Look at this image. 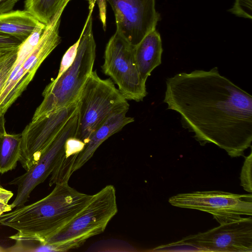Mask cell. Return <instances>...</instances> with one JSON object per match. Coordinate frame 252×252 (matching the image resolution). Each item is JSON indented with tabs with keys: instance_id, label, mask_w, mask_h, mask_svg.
Here are the masks:
<instances>
[{
	"instance_id": "cell-1",
	"label": "cell",
	"mask_w": 252,
	"mask_h": 252,
	"mask_svg": "<svg viewBox=\"0 0 252 252\" xmlns=\"http://www.w3.org/2000/svg\"><path fill=\"white\" fill-rule=\"evenodd\" d=\"M163 102L200 145L214 144L231 158L252 147V96L217 67L167 78Z\"/></svg>"
},
{
	"instance_id": "cell-2",
	"label": "cell",
	"mask_w": 252,
	"mask_h": 252,
	"mask_svg": "<svg viewBox=\"0 0 252 252\" xmlns=\"http://www.w3.org/2000/svg\"><path fill=\"white\" fill-rule=\"evenodd\" d=\"M93 195L80 192L68 182L58 183L44 198L0 216V223L17 231L9 236L15 241L44 242L76 217Z\"/></svg>"
},
{
	"instance_id": "cell-3",
	"label": "cell",
	"mask_w": 252,
	"mask_h": 252,
	"mask_svg": "<svg viewBox=\"0 0 252 252\" xmlns=\"http://www.w3.org/2000/svg\"><path fill=\"white\" fill-rule=\"evenodd\" d=\"M89 13L81 33L75 59L71 65L58 79L46 86L43 99L37 107L32 121L43 117L78 100L80 92L93 71L96 56V44L93 31V11Z\"/></svg>"
},
{
	"instance_id": "cell-4",
	"label": "cell",
	"mask_w": 252,
	"mask_h": 252,
	"mask_svg": "<svg viewBox=\"0 0 252 252\" xmlns=\"http://www.w3.org/2000/svg\"><path fill=\"white\" fill-rule=\"evenodd\" d=\"M65 8L62 7L49 25L38 28L19 47L0 94V116L4 115L32 81L41 63L60 43L59 27Z\"/></svg>"
},
{
	"instance_id": "cell-5",
	"label": "cell",
	"mask_w": 252,
	"mask_h": 252,
	"mask_svg": "<svg viewBox=\"0 0 252 252\" xmlns=\"http://www.w3.org/2000/svg\"><path fill=\"white\" fill-rule=\"evenodd\" d=\"M78 125L75 138L85 144L112 115L128 110L127 100L111 79H102L93 71L78 99Z\"/></svg>"
},
{
	"instance_id": "cell-6",
	"label": "cell",
	"mask_w": 252,
	"mask_h": 252,
	"mask_svg": "<svg viewBox=\"0 0 252 252\" xmlns=\"http://www.w3.org/2000/svg\"><path fill=\"white\" fill-rule=\"evenodd\" d=\"M118 211L115 188L107 185L93 195L76 217L44 242L60 243L74 239L86 241L102 233Z\"/></svg>"
},
{
	"instance_id": "cell-7",
	"label": "cell",
	"mask_w": 252,
	"mask_h": 252,
	"mask_svg": "<svg viewBox=\"0 0 252 252\" xmlns=\"http://www.w3.org/2000/svg\"><path fill=\"white\" fill-rule=\"evenodd\" d=\"M101 68L127 100L139 102L147 95L146 82L135 59L134 46L116 32L106 46Z\"/></svg>"
},
{
	"instance_id": "cell-8",
	"label": "cell",
	"mask_w": 252,
	"mask_h": 252,
	"mask_svg": "<svg viewBox=\"0 0 252 252\" xmlns=\"http://www.w3.org/2000/svg\"><path fill=\"white\" fill-rule=\"evenodd\" d=\"M78 108L46 148L38 161L26 172L8 183L17 187V195L10 204L12 209L24 205L33 190L51 175L65 151L66 140L75 137L78 125Z\"/></svg>"
},
{
	"instance_id": "cell-9",
	"label": "cell",
	"mask_w": 252,
	"mask_h": 252,
	"mask_svg": "<svg viewBox=\"0 0 252 252\" xmlns=\"http://www.w3.org/2000/svg\"><path fill=\"white\" fill-rule=\"evenodd\" d=\"M172 206L212 214L219 223L231 218L252 215V195L222 191H195L179 193L168 200Z\"/></svg>"
},
{
	"instance_id": "cell-10",
	"label": "cell",
	"mask_w": 252,
	"mask_h": 252,
	"mask_svg": "<svg viewBox=\"0 0 252 252\" xmlns=\"http://www.w3.org/2000/svg\"><path fill=\"white\" fill-rule=\"evenodd\" d=\"M78 100L48 115L32 121L21 134L19 161L27 171L39 160L43 152L78 108Z\"/></svg>"
},
{
	"instance_id": "cell-11",
	"label": "cell",
	"mask_w": 252,
	"mask_h": 252,
	"mask_svg": "<svg viewBox=\"0 0 252 252\" xmlns=\"http://www.w3.org/2000/svg\"><path fill=\"white\" fill-rule=\"evenodd\" d=\"M220 225L204 232L182 239L209 252H252V216H241L222 220Z\"/></svg>"
},
{
	"instance_id": "cell-12",
	"label": "cell",
	"mask_w": 252,
	"mask_h": 252,
	"mask_svg": "<svg viewBox=\"0 0 252 252\" xmlns=\"http://www.w3.org/2000/svg\"><path fill=\"white\" fill-rule=\"evenodd\" d=\"M115 15L116 32L131 44H137L156 29L160 19L155 0H107Z\"/></svg>"
},
{
	"instance_id": "cell-13",
	"label": "cell",
	"mask_w": 252,
	"mask_h": 252,
	"mask_svg": "<svg viewBox=\"0 0 252 252\" xmlns=\"http://www.w3.org/2000/svg\"><path fill=\"white\" fill-rule=\"evenodd\" d=\"M127 111L124 110L112 115L94 132L83 149L77 156L72 169V174L90 159L104 141L127 124L134 122L133 118L126 116Z\"/></svg>"
},
{
	"instance_id": "cell-14",
	"label": "cell",
	"mask_w": 252,
	"mask_h": 252,
	"mask_svg": "<svg viewBox=\"0 0 252 252\" xmlns=\"http://www.w3.org/2000/svg\"><path fill=\"white\" fill-rule=\"evenodd\" d=\"M163 52L160 34L154 30L134 46V56L138 70L146 82L152 71L161 63Z\"/></svg>"
},
{
	"instance_id": "cell-15",
	"label": "cell",
	"mask_w": 252,
	"mask_h": 252,
	"mask_svg": "<svg viewBox=\"0 0 252 252\" xmlns=\"http://www.w3.org/2000/svg\"><path fill=\"white\" fill-rule=\"evenodd\" d=\"M44 25L25 9L12 10L0 14V32L13 36L22 42Z\"/></svg>"
},
{
	"instance_id": "cell-16",
	"label": "cell",
	"mask_w": 252,
	"mask_h": 252,
	"mask_svg": "<svg viewBox=\"0 0 252 252\" xmlns=\"http://www.w3.org/2000/svg\"><path fill=\"white\" fill-rule=\"evenodd\" d=\"M21 156V134L6 133L0 138V173L14 169Z\"/></svg>"
},
{
	"instance_id": "cell-17",
	"label": "cell",
	"mask_w": 252,
	"mask_h": 252,
	"mask_svg": "<svg viewBox=\"0 0 252 252\" xmlns=\"http://www.w3.org/2000/svg\"><path fill=\"white\" fill-rule=\"evenodd\" d=\"M70 0H26L25 9L45 26L49 25L61 8Z\"/></svg>"
},
{
	"instance_id": "cell-18",
	"label": "cell",
	"mask_w": 252,
	"mask_h": 252,
	"mask_svg": "<svg viewBox=\"0 0 252 252\" xmlns=\"http://www.w3.org/2000/svg\"><path fill=\"white\" fill-rule=\"evenodd\" d=\"M86 241L81 239H74L63 242L48 243L34 242L30 246V252H66L78 248Z\"/></svg>"
},
{
	"instance_id": "cell-19",
	"label": "cell",
	"mask_w": 252,
	"mask_h": 252,
	"mask_svg": "<svg viewBox=\"0 0 252 252\" xmlns=\"http://www.w3.org/2000/svg\"><path fill=\"white\" fill-rule=\"evenodd\" d=\"M18 49L0 56V94L16 59Z\"/></svg>"
},
{
	"instance_id": "cell-20",
	"label": "cell",
	"mask_w": 252,
	"mask_h": 252,
	"mask_svg": "<svg viewBox=\"0 0 252 252\" xmlns=\"http://www.w3.org/2000/svg\"><path fill=\"white\" fill-rule=\"evenodd\" d=\"M150 251L152 252H206L197 246L184 241L183 239L167 245L159 246Z\"/></svg>"
},
{
	"instance_id": "cell-21",
	"label": "cell",
	"mask_w": 252,
	"mask_h": 252,
	"mask_svg": "<svg viewBox=\"0 0 252 252\" xmlns=\"http://www.w3.org/2000/svg\"><path fill=\"white\" fill-rule=\"evenodd\" d=\"M252 153L245 158L240 174V185L248 192H252Z\"/></svg>"
},
{
	"instance_id": "cell-22",
	"label": "cell",
	"mask_w": 252,
	"mask_h": 252,
	"mask_svg": "<svg viewBox=\"0 0 252 252\" xmlns=\"http://www.w3.org/2000/svg\"><path fill=\"white\" fill-rule=\"evenodd\" d=\"M229 11L237 16L251 20L252 0H235L233 6Z\"/></svg>"
},
{
	"instance_id": "cell-23",
	"label": "cell",
	"mask_w": 252,
	"mask_h": 252,
	"mask_svg": "<svg viewBox=\"0 0 252 252\" xmlns=\"http://www.w3.org/2000/svg\"><path fill=\"white\" fill-rule=\"evenodd\" d=\"M79 41L80 38L64 54L61 60L58 74L55 79L59 78L73 63L77 54Z\"/></svg>"
},
{
	"instance_id": "cell-24",
	"label": "cell",
	"mask_w": 252,
	"mask_h": 252,
	"mask_svg": "<svg viewBox=\"0 0 252 252\" xmlns=\"http://www.w3.org/2000/svg\"><path fill=\"white\" fill-rule=\"evenodd\" d=\"M22 43L18 39L0 32V56L18 49Z\"/></svg>"
},
{
	"instance_id": "cell-25",
	"label": "cell",
	"mask_w": 252,
	"mask_h": 252,
	"mask_svg": "<svg viewBox=\"0 0 252 252\" xmlns=\"http://www.w3.org/2000/svg\"><path fill=\"white\" fill-rule=\"evenodd\" d=\"M13 195L12 191L0 186V216L12 210L8 202Z\"/></svg>"
},
{
	"instance_id": "cell-26",
	"label": "cell",
	"mask_w": 252,
	"mask_h": 252,
	"mask_svg": "<svg viewBox=\"0 0 252 252\" xmlns=\"http://www.w3.org/2000/svg\"><path fill=\"white\" fill-rule=\"evenodd\" d=\"M19 0H0V14L13 10Z\"/></svg>"
},
{
	"instance_id": "cell-27",
	"label": "cell",
	"mask_w": 252,
	"mask_h": 252,
	"mask_svg": "<svg viewBox=\"0 0 252 252\" xmlns=\"http://www.w3.org/2000/svg\"><path fill=\"white\" fill-rule=\"evenodd\" d=\"M7 133L5 128L4 115L0 116V138Z\"/></svg>"
},
{
	"instance_id": "cell-28",
	"label": "cell",
	"mask_w": 252,
	"mask_h": 252,
	"mask_svg": "<svg viewBox=\"0 0 252 252\" xmlns=\"http://www.w3.org/2000/svg\"><path fill=\"white\" fill-rule=\"evenodd\" d=\"M0 186H1L0 185Z\"/></svg>"
}]
</instances>
